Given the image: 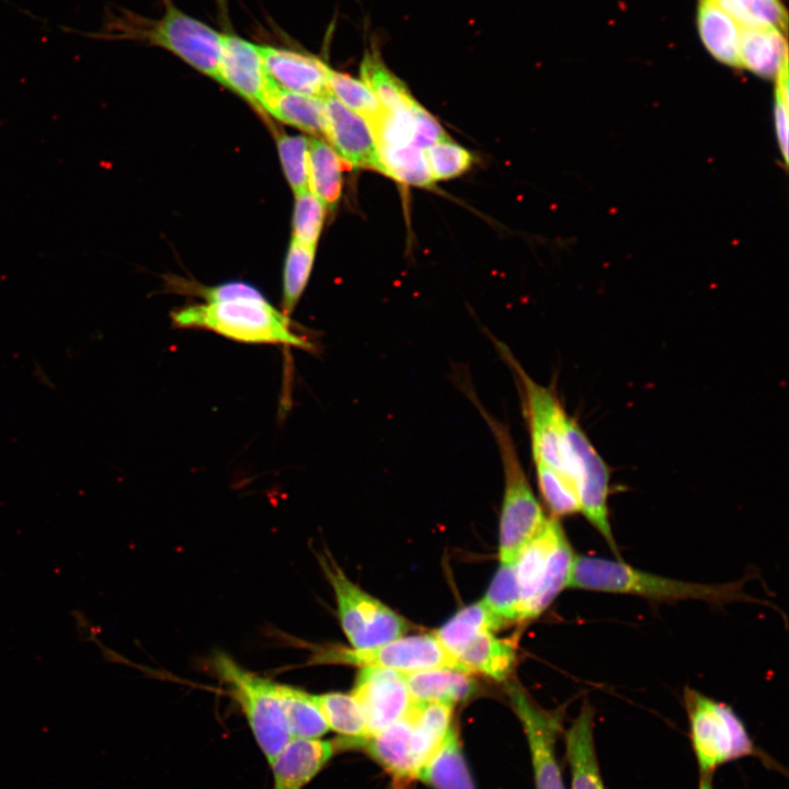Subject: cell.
I'll list each match as a JSON object with an SVG mask.
<instances>
[{
  "label": "cell",
  "mask_w": 789,
  "mask_h": 789,
  "mask_svg": "<svg viewBox=\"0 0 789 789\" xmlns=\"http://www.w3.org/2000/svg\"><path fill=\"white\" fill-rule=\"evenodd\" d=\"M424 153L434 181L458 176L473 162L471 152L450 139L426 147Z\"/></svg>",
  "instance_id": "obj_38"
},
{
  "label": "cell",
  "mask_w": 789,
  "mask_h": 789,
  "mask_svg": "<svg viewBox=\"0 0 789 789\" xmlns=\"http://www.w3.org/2000/svg\"><path fill=\"white\" fill-rule=\"evenodd\" d=\"M411 720L405 713L387 728L368 735L356 746L364 747L397 782L416 779L411 753Z\"/></svg>",
  "instance_id": "obj_19"
},
{
  "label": "cell",
  "mask_w": 789,
  "mask_h": 789,
  "mask_svg": "<svg viewBox=\"0 0 789 789\" xmlns=\"http://www.w3.org/2000/svg\"><path fill=\"white\" fill-rule=\"evenodd\" d=\"M322 569L334 591L342 629L352 649H370L402 637L410 624L353 583L332 558L322 554Z\"/></svg>",
  "instance_id": "obj_9"
},
{
  "label": "cell",
  "mask_w": 789,
  "mask_h": 789,
  "mask_svg": "<svg viewBox=\"0 0 789 789\" xmlns=\"http://www.w3.org/2000/svg\"><path fill=\"white\" fill-rule=\"evenodd\" d=\"M342 159L319 138H308L309 190L325 208L332 209L342 192Z\"/></svg>",
  "instance_id": "obj_27"
},
{
  "label": "cell",
  "mask_w": 789,
  "mask_h": 789,
  "mask_svg": "<svg viewBox=\"0 0 789 789\" xmlns=\"http://www.w3.org/2000/svg\"><path fill=\"white\" fill-rule=\"evenodd\" d=\"M335 744L320 739H290L270 764L273 789H302L333 756Z\"/></svg>",
  "instance_id": "obj_17"
},
{
  "label": "cell",
  "mask_w": 789,
  "mask_h": 789,
  "mask_svg": "<svg viewBox=\"0 0 789 789\" xmlns=\"http://www.w3.org/2000/svg\"><path fill=\"white\" fill-rule=\"evenodd\" d=\"M381 161L387 176L396 181L421 187H431L435 181L431 174L424 149L412 145L379 146Z\"/></svg>",
  "instance_id": "obj_33"
},
{
  "label": "cell",
  "mask_w": 789,
  "mask_h": 789,
  "mask_svg": "<svg viewBox=\"0 0 789 789\" xmlns=\"http://www.w3.org/2000/svg\"><path fill=\"white\" fill-rule=\"evenodd\" d=\"M115 37L132 38L160 46L197 71L219 81L222 34L182 12L170 1L161 19L146 24H123Z\"/></svg>",
  "instance_id": "obj_7"
},
{
  "label": "cell",
  "mask_w": 789,
  "mask_h": 789,
  "mask_svg": "<svg viewBox=\"0 0 789 789\" xmlns=\"http://www.w3.org/2000/svg\"><path fill=\"white\" fill-rule=\"evenodd\" d=\"M504 624L482 601L464 607L435 632V637L453 655L477 633L493 631Z\"/></svg>",
  "instance_id": "obj_30"
},
{
  "label": "cell",
  "mask_w": 789,
  "mask_h": 789,
  "mask_svg": "<svg viewBox=\"0 0 789 789\" xmlns=\"http://www.w3.org/2000/svg\"><path fill=\"white\" fill-rule=\"evenodd\" d=\"M256 108L272 84L259 50L240 36L222 34L219 81Z\"/></svg>",
  "instance_id": "obj_16"
},
{
  "label": "cell",
  "mask_w": 789,
  "mask_h": 789,
  "mask_svg": "<svg viewBox=\"0 0 789 789\" xmlns=\"http://www.w3.org/2000/svg\"><path fill=\"white\" fill-rule=\"evenodd\" d=\"M265 71L278 89L317 98L330 94V68L318 57L273 46H259Z\"/></svg>",
  "instance_id": "obj_15"
},
{
  "label": "cell",
  "mask_w": 789,
  "mask_h": 789,
  "mask_svg": "<svg viewBox=\"0 0 789 789\" xmlns=\"http://www.w3.org/2000/svg\"><path fill=\"white\" fill-rule=\"evenodd\" d=\"M315 700L329 730L343 736L339 745L355 746L368 736L363 710L352 694L325 693L315 695Z\"/></svg>",
  "instance_id": "obj_28"
},
{
  "label": "cell",
  "mask_w": 789,
  "mask_h": 789,
  "mask_svg": "<svg viewBox=\"0 0 789 789\" xmlns=\"http://www.w3.org/2000/svg\"><path fill=\"white\" fill-rule=\"evenodd\" d=\"M469 675L450 668H431L404 673V679L412 702L454 706L472 695L474 683Z\"/></svg>",
  "instance_id": "obj_23"
},
{
  "label": "cell",
  "mask_w": 789,
  "mask_h": 789,
  "mask_svg": "<svg viewBox=\"0 0 789 789\" xmlns=\"http://www.w3.org/2000/svg\"><path fill=\"white\" fill-rule=\"evenodd\" d=\"M495 342L502 358L516 379L535 468L545 467L561 474L578 490L576 468L569 439L571 416L552 387L542 386L534 380L511 351L501 342Z\"/></svg>",
  "instance_id": "obj_3"
},
{
  "label": "cell",
  "mask_w": 789,
  "mask_h": 789,
  "mask_svg": "<svg viewBox=\"0 0 789 789\" xmlns=\"http://www.w3.org/2000/svg\"><path fill=\"white\" fill-rule=\"evenodd\" d=\"M329 90L331 95L363 117L371 130L380 123L386 113L366 83L346 73L330 69Z\"/></svg>",
  "instance_id": "obj_32"
},
{
  "label": "cell",
  "mask_w": 789,
  "mask_h": 789,
  "mask_svg": "<svg viewBox=\"0 0 789 789\" xmlns=\"http://www.w3.org/2000/svg\"><path fill=\"white\" fill-rule=\"evenodd\" d=\"M698 789H712L711 774H701Z\"/></svg>",
  "instance_id": "obj_41"
},
{
  "label": "cell",
  "mask_w": 789,
  "mask_h": 789,
  "mask_svg": "<svg viewBox=\"0 0 789 789\" xmlns=\"http://www.w3.org/2000/svg\"><path fill=\"white\" fill-rule=\"evenodd\" d=\"M571 789H605L594 743V709L584 702L565 733Z\"/></svg>",
  "instance_id": "obj_18"
},
{
  "label": "cell",
  "mask_w": 789,
  "mask_h": 789,
  "mask_svg": "<svg viewBox=\"0 0 789 789\" xmlns=\"http://www.w3.org/2000/svg\"><path fill=\"white\" fill-rule=\"evenodd\" d=\"M361 76L386 111H407L418 104L404 83L386 67L377 53L365 55Z\"/></svg>",
  "instance_id": "obj_31"
},
{
  "label": "cell",
  "mask_w": 789,
  "mask_h": 789,
  "mask_svg": "<svg viewBox=\"0 0 789 789\" xmlns=\"http://www.w3.org/2000/svg\"><path fill=\"white\" fill-rule=\"evenodd\" d=\"M316 248L291 239L285 261L282 311L290 317L309 279Z\"/></svg>",
  "instance_id": "obj_36"
},
{
  "label": "cell",
  "mask_w": 789,
  "mask_h": 789,
  "mask_svg": "<svg viewBox=\"0 0 789 789\" xmlns=\"http://www.w3.org/2000/svg\"><path fill=\"white\" fill-rule=\"evenodd\" d=\"M740 62L758 76L777 77L787 65V44L782 32L741 27Z\"/></svg>",
  "instance_id": "obj_26"
},
{
  "label": "cell",
  "mask_w": 789,
  "mask_h": 789,
  "mask_svg": "<svg viewBox=\"0 0 789 789\" xmlns=\"http://www.w3.org/2000/svg\"><path fill=\"white\" fill-rule=\"evenodd\" d=\"M702 44L719 61L741 67V26L712 0H700L697 14Z\"/></svg>",
  "instance_id": "obj_24"
},
{
  "label": "cell",
  "mask_w": 789,
  "mask_h": 789,
  "mask_svg": "<svg viewBox=\"0 0 789 789\" xmlns=\"http://www.w3.org/2000/svg\"><path fill=\"white\" fill-rule=\"evenodd\" d=\"M277 148L285 175L295 195L309 190L308 138L279 135Z\"/></svg>",
  "instance_id": "obj_39"
},
{
  "label": "cell",
  "mask_w": 789,
  "mask_h": 789,
  "mask_svg": "<svg viewBox=\"0 0 789 789\" xmlns=\"http://www.w3.org/2000/svg\"><path fill=\"white\" fill-rule=\"evenodd\" d=\"M568 587L666 603L694 599L724 605L757 601L744 592L743 580L722 584L686 582L636 569L621 560L591 556H575Z\"/></svg>",
  "instance_id": "obj_2"
},
{
  "label": "cell",
  "mask_w": 789,
  "mask_h": 789,
  "mask_svg": "<svg viewBox=\"0 0 789 789\" xmlns=\"http://www.w3.org/2000/svg\"><path fill=\"white\" fill-rule=\"evenodd\" d=\"M323 101L325 138L339 157L351 167L371 169L387 175L368 123L331 94L323 98Z\"/></svg>",
  "instance_id": "obj_14"
},
{
  "label": "cell",
  "mask_w": 789,
  "mask_h": 789,
  "mask_svg": "<svg viewBox=\"0 0 789 789\" xmlns=\"http://www.w3.org/2000/svg\"><path fill=\"white\" fill-rule=\"evenodd\" d=\"M199 291L206 302L174 310L171 319L175 328L209 330L241 343L315 350L295 330L290 317L276 309L254 286L229 282Z\"/></svg>",
  "instance_id": "obj_1"
},
{
  "label": "cell",
  "mask_w": 789,
  "mask_h": 789,
  "mask_svg": "<svg viewBox=\"0 0 789 789\" xmlns=\"http://www.w3.org/2000/svg\"><path fill=\"white\" fill-rule=\"evenodd\" d=\"M261 110L301 130L325 137L323 98L284 91L272 83L263 98Z\"/></svg>",
  "instance_id": "obj_21"
},
{
  "label": "cell",
  "mask_w": 789,
  "mask_h": 789,
  "mask_svg": "<svg viewBox=\"0 0 789 789\" xmlns=\"http://www.w3.org/2000/svg\"><path fill=\"white\" fill-rule=\"evenodd\" d=\"M318 659L322 663L388 668L400 673L450 668L470 674L467 667L445 649L434 633L400 637L364 650L327 648L321 651Z\"/></svg>",
  "instance_id": "obj_10"
},
{
  "label": "cell",
  "mask_w": 789,
  "mask_h": 789,
  "mask_svg": "<svg viewBox=\"0 0 789 789\" xmlns=\"http://www.w3.org/2000/svg\"><path fill=\"white\" fill-rule=\"evenodd\" d=\"M453 708L441 702H412L407 711L412 727L410 745L416 776L451 728Z\"/></svg>",
  "instance_id": "obj_20"
},
{
  "label": "cell",
  "mask_w": 789,
  "mask_h": 789,
  "mask_svg": "<svg viewBox=\"0 0 789 789\" xmlns=\"http://www.w3.org/2000/svg\"><path fill=\"white\" fill-rule=\"evenodd\" d=\"M352 695L363 710L368 735L401 719L412 704L404 673L388 668L362 667Z\"/></svg>",
  "instance_id": "obj_12"
},
{
  "label": "cell",
  "mask_w": 789,
  "mask_h": 789,
  "mask_svg": "<svg viewBox=\"0 0 789 789\" xmlns=\"http://www.w3.org/2000/svg\"><path fill=\"white\" fill-rule=\"evenodd\" d=\"M693 748L701 774L754 753V744L737 714L728 705L686 687Z\"/></svg>",
  "instance_id": "obj_8"
},
{
  "label": "cell",
  "mask_w": 789,
  "mask_h": 789,
  "mask_svg": "<svg viewBox=\"0 0 789 789\" xmlns=\"http://www.w3.org/2000/svg\"><path fill=\"white\" fill-rule=\"evenodd\" d=\"M575 556L559 518L551 515L514 563L523 621L539 616L568 587Z\"/></svg>",
  "instance_id": "obj_5"
},
{
  "label": "cell",
  "mask_w": 789,
  "mask_h": 789,
  "mask_svg": "<svg viewBox=\"0 0 789 789\" xmlns=\"http://www.w3.org/2000/svg\"><path fill=\"white\" fill-rule=\"evenodd\" d=\"M295 196L293 239L316 248L324 221L325 207L310 190Z\"/></svg>",
  "instance_id": "obj_37"
},
{
  "label": "cell",
  "mask_w": 789,
  "mask_h": 789,
  "mask_svg": "<svg viewBox=\"0 0 789 789\" xmlns=\"http://www.w3.org/2000/svg\"><path fill=\"white\" fill-rule=\"evenodd\" d=\"M569 439L576 468L580 513L604 538L616 557L620 558L609 521V468L572 418L569 422Z\"/></svg>",
  "instance_id": "obj_11"
},
{
  "label": "cell",
  "mask_w": 789,
  "mask_h": 789,
  "mask_svg": "<svg viewBox=\"0 0 789 789\" xmlns=\"http://www.w3.org/2000/svg\"><path fill=\"white\" fill-rule=\"evenodd\" d=\"M278 695L291 739H320L329 731L315 695L282 684Z\"/></svg>",
  "instance_id": "obj_29"
},
{
  "label": "cell",
  "mask_w": 789,
  "mask_h": 789,
  "mask_svg": "<svg viewBox=\"0 0 789 789\" xmlns=\"http://www.w3.org/2000/svg\"><path fill=\"white\" fill-rule=\"evenodd\" d=\"M472 402L496 442L504 471V494L500 516L499 557L501 564L515 563L523 548L542 529L546 516L524 472L507 426L493 418L478 400Z\"/></svg>",
  "instance_id": "obj_4"
},
{
  "label": "cell",
  "mask_w": 789,
  "mask_h": 789,
  "mask_svg": "<svg viewBox=\"0 0 789 789\" xmlns=\"http://www.w3.org/2000/svg\"><path fill=\"white\" fill-rule=\"evenodd\" d=\"M741 27L786 30L787 13L779 0H712Z\"/></svg>",
  "instance_id": "obj_34"
},
{
  "label": "cell",
  "mask_w": 789,
  "mask_h": 789,
  "mask_svg": "<svg viewBox=\"0 0 789 789\" xmlns=\"http://www.w3.org/2000/svg\"><path fill=\"white\" fill-rule=\"evenodd\" d=\"M214 667L229 686L259 747L271 764L291 739L278 695V684L243 668L224 653L214 656Z\"/></svg>",
  "instance_id": "obj_6"
},
{
  "label": "cell",
  "mask_w": 789,
  "mask_h": 789,
  "mask_svg": "<svg viewBox=\"0 0 789 789\" xmlns=\"http://www.w3.org/2000/svg\"><path fill=\"white\" fill-rule=\"evenodd\" d=\"M416 779L434 789H476L455 727L451 725L443 742L421 767Z\"/></svg>",
  "instance_id": "obj_25"
},
{
  "label": "cell",
  "mask_w": 789,
  "mask_h": 789,
  "mask_svg": "<svg viewBox=\"0 0 789 789\" xmlns=\"http://www.w3.org/2000/svg\"><path fill=\"white\" fill-rule=\"evenodd\" d=\"M482 602L504 625L523 621L522 596L514 563L501 564Z\"/></svg>",
  "instance_id": "obj_35"
},
{
  "label": "cell",
  "mask_w": 789,
  "mask_h": 789,
  "mask_svg": "<svg viewBox=\"0 0 789 789\" xmlns=\"http://www.w3.org/2000/svg\"><path fill=\"white\" fill-rule=\"evenodd\" d=\"M511 699L527 736L536 789H564L556 758L560 718L539 708L519 689L511 690Z\"/></svg>",
  "instance_id": "obj_13"
},
{
  "label": "cell",
  "mask_w": 789,
  "mask_h": 789,
  "mask_svg": "<svg viewBox=\"0 0 789 789\" xmlns=\"http://www.w3.org/2000/svg\"><path fill=\"white\" fill-rule=\"evenodd\" d=\"M472 673L504 681L516 662L515 644L496 638L491 631L474 634L455 655Z\"/></svg>",
  "instance_id": "obj_22"
},
{
  "label": "cell",
  "mask_w": 789,
  "mask_h": 789,
  "mask_svg": "<svg viewBox=\"0 0 789 789\" xmlns=\"http://www.w3.org/2000/svg\"><path fill=\"white\" fill-rule=\"evenodd\" d=\"M415 134L413 145L418 148L426 147L442 140L449 139L439 123L420 104L414 110Z\"/></svg>",
  "instance_id": "obj_40"
}]
</instances>
